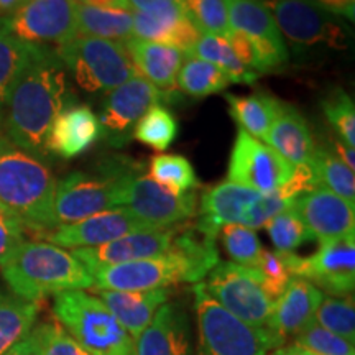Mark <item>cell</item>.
Segmentation results:
<instances>
[{"instance_id":"obj_34","label":"cell","mask_w":355,"mask_h":355,"mask_svg":"<svg viewBox=\"0 0 355 355\" xmlns=\"http://www.w3.org/2000/svg\"><path fill=\"white\" fill-rule=\"evenodd\" d=\"M176 117L163 105H153L132 130V137L157 152H165L178 137Z\"/></svg>"},{"instance_id":"obj_13","label":"cell","mask_w":355,"mask_h":355,"mask_svg":"<svg viewBox=\"0 0 355 355\" xmlns=\"http://www.w3.org/2000/svg\"><path fill=\"white\" fill-rule=\"evenodd\" d=\"M291 277L308 279L336 298L352 296L355 288V234L319 243L309 257L283 254Z\"/></svg>"},{"instance_id":"obj_7","label":"cell","mask_w":355,"mask_h":355,"mask_svg":"<svg viewBox=\"0 0 355 355\" xmlns=\"http://www.w3.org/2000/svg\"><path fill=\"white\" fill-rule=\"evenodd\" d=\"M141 165L128 158H109L94 173L74 171L56 181L55 219L58 225H68L117 207V193L122 181Z\"/></svg>"},{"instance_id":"obj_47","label":"cell","mask_w":355,"mask_h":355,"mask_svg":"<svg viewBox=\"0 0 355 355\" xmlns=\"http://www.w3.org/2000/svg\"><path fill=\"white\" fill-rule=\"evenodd\" d=\"M26 229L21 225L20 220L15 219H0V263L7 259L8 255L25 242Z\"/></svg>"},{"instance_id":"obj_8","label":"cell","mask_w":355,"mask_h":355,"mask_svg":"<svg viewBox=\"0 0 355 355\" xmlns=\"http://www.w3.org/2000/svg\"><path fill=\"white\" fill-rule=\"evenodd\" d=\"M198 322V350L194 355H268L279 347L266 327H254L224 309L206 291L204 283L193 286Z\"/></svg>"},{"instance_id":"obj_52","label":"cell","mask_w":355,"mask_h":355,"mask_svg":"<svg viewBox=\"0 0 355 355\" xmlns=\"http://www.w3.org/2000/svg\"><path fill=\"white\" fill-rule=\"evenodd\" d=\"M268 355H313L311 352H308V350L300 347L298 344H288V345H279V347L273 349L272 354Z\"/></svg>"},{"instance_id":"obj_4","label":"cell","mask_w":355,"mask_h":355,"mask_svg":"<svg viewBox=\"0 0 355 355\" xmlns=\"http://www.w3.org/2000/svg\"><path fill=\"white\" fill-rule=\"evenodd\" d=\"M56 178L43 158L0 135V202L38 237L56 229Z\"/></svg>"},{"instance_id":"obj_11","label":"cell","mask_w":355,"mask_h":355,"mask_svg":"<svg viewBox=\"0 0 355 355\" xmlns=\"http://www.w3.org/2000/svg\"><path fill=\"white\" fill-rule=\"evenodd\" d=\"M206 291L222 308L254 327H265L275 301L261 288L260 275L254 266L234 261H219L207 273Z\"/></svg>"},{"instance_id":"obj_26","label":"cell","mask_w":355,"mask_h":355,"mask_svg":"<svg viewBox=\"0 0 355 355\" xmlns=\"http://www.w3.org/2000/svg\"><path fill=\"white\" fill-rule=\"evenodd\" d=\"M91 290L97 293V298L107 306V309L122 324L123 329L132 336L133 340L152 322L159 306H163L170 300L168 288L145 291L94 290V288H91Z\"/></svg>"},{"instance_id":"obj_29","label":"cell","mask_w":355,"mask_h":355,"mask_svg":"<svg viewBox=\"0 0 355 355\" xmlns=\"http://www.w3.org/2000/svg\"><path fill=\"white\" fill-rule=\"evenodd\" d=\"M78 35L92 38L110 40V42L125 43L132 38L133 12L130 10H107L78 3L76 7Z\"/></svg>"},{"instance_id":"obj_9","label":"cell","mask_w":355,"mask_h":355,"mask_svg":"<svg viewBox=\"0 0 355 355\" xmlns=\"http://www.w3.org/2000/svg\"><path fill=\"white\" fill-rule=\"evenodd\" d=\"M55 51L86 92H110L137 74L125 46L119 42L76 35Z\"/></svg>"},{"instance_id":"obj_3","label":"cell","mask_w":355,"mask_h":355,"mask_svg":"<svg viewBox=\"0 0 355 355\" xmlns=\"http://www.w3.org/2000/svg\"><path fill=\"white\" fill-rule=\"evenodd\" d=\"M314 188H318V181L309 166H296L291 180L272 193H259L247 186L224 181L202 193L196 230L216 239L220 227L227 224L261 229L270 219L291 207L300 194Z\"/></svg>"},{"instance_id":"obj_41","label":"cell","mask_w":355,"mask_h":355,"mask_svg":"<svg viewBox=\"0 0 355 355\" xmlns=\"http://www.w3.org/2000/svg\"><path fill=\"white\" fill-rule=\"evenodd\" d=\"M222 243L234 263L242 266H255L259 263L261 252V242L254 229L241 224H227L219 230Z\"/></svg>"},{"instance_id":"obj_35","label":"cell","mask_w":355,"mask_h":355,"mask_svg":"<svg viewBox=\"0 0 355 355\" xmlns=\"http://www.w3.org/2000/svg\"><path fill=\"white\" fill-rule=\"evenodd\" d=\"M35 44L21 42L7 30L0 19V107L32 55Z\"/></svg>"},{"instance_id":"obj_49","label":"cell","mask_w":355,"mask_h":355,"mask_svg":"<svg viewBox=\"0 0 355 355\" xmlns=\"http://www.w3.org/2000/svg\"><path fill=\"white\" fill-rule=\"evenodd\" d=\"M81 6L94 8H107V10H130L128 0H83Z\"/></svg>"},{"instance_id":"obj_27","label":"cell","mask_w":355,"mask_h":355,"mask_svg":"<svg viewBox=\"0 0 355 355\" xmlns=\"http://www.w3.org/2000/svg\"><path fill=\"white\" fill-rule=\"evenodd\" d=\"M225 101L229 104L230 115L239 123V128L265 144L282 101L263 91H257L250 96L227 94Z\"/></svg>"},{"instance_id":"obj_5","label":"cell","mask_w":355,"mask_h":355,"mask_svg":"<svg viewBox=\"0 0 355 355\" xmlns=\"http://www.w3.org/2000/svg\"><path fill=\"white\" fill-rule=\"evenodd\" d=\"M0 273L12 295L28 301L94 286L91 273L76 257L46 241L21 242L0 263Z\"/></svg>"},{"instance_id":"obj_36","label":"cell","mask_w":355,"mask_h":355,"mask_svg":"<svg viewBox=\"0 0 355 355\" xmlns=\"http://www.w3.org/2000/svg\"><path fill=\"white\" fill-rule=\"evenodd\" d=\"M150 178L163 188L176 194H184L198 186L196 171L188 158L181 155L162 153L150 162Z\"/></svg>"},{"instance_id":"obj_53","label":"cell","mask_w":355,"mask_h":355,"mask_svg":"<svg viewBox=\"0 0 355 355\" xmlns=\"http://www.w3.org/2000/svg\"><path fill=\"white\" fill-rule=\"evenodd\" d=\"M28 0H0V17H8L13 12H17L21 6Z\"/></svg>"},{"instance_id":"obj_12","label":"cell","mask_w":355,"mask_h":355,"mask_svg":"<svg viewBox=\"0 0 355 355\" xmlns=\"http://www.w3.org/2000/svg\"><path fill=\"white\" fill-rule=\"evenodd\" d=\"M117 207H125L150 227L166 229L196 216L198 194L194 191L171 193L150 176L141 175L140 168L122 181L117 193Z\"/></svg>"},{"instance_id":"obj_28","label":"cell","mask_w":355,"mask_h":355,"mask_svg":"<svg viewBox=\"0 0 355 355\" xmlns=\"http://www.w3.org/2000/svg\"><path fill=\"white\" fill-rule=\"evenodd\" d=\"M42 301H28L15 295L0 296V355L24 340L38 321Z\"/></svg>"},{"instance_id":"obj_45","label":"cell","mask_w":355,"mask_h":355,"mask_svg":"<svg viewBox=\"0 0 355 355\" xmlns=\"http://www.w3.org/2000/svg\"><path fill=\"white\" fill-rule=\"evenodd\" d=\"M201 32L198 30V26L191 21L188 17H183L178 24L170 30V33L166 35L162 44L175 48V50L181 51L184 56H191L194 44L198 43V40L201 38Z\"/></svg>"},{"instance_id":"obj_56","label":"cell","mask_w":355,"mask_h":355,"mask_svg":"<svg viewBox=\"0 0 355 355\" xmlns=\"http://www.w3.org/2000/svg\"><path fill=\"white\" fill-rule=\"evenodd\" d=\"M73 2H74V3H81L83 0H73Z\"/></svg>"},{"instance_id":"obj_6","label":"cell","mask_w":355,"mask_h":355,"mask_svg":"<svg viewBox=\"0 0 355 355\" xmlns=\"http://www.w3.org/2000/svg\"><path fill=\"white\" fill-rule=\"evenodd\" d=\"M53 316L89 355H135V340L94 295L58 293Z\"/></svg>"},{"instance_id":"obj_14","label":"cell","mask_w":355,"mask_h":355,"mask_svg":"<svg viewBox=\"0 0 355 355\" xmlns=\"http://www.w3.org/2000/svg\"><path fill=\"white\" fill-rule=\"evenodd\" d=\"M73 0H28L8 17H0L10 33L38 46H60L78 35Z\"/></svg>"},{"instance_id":"obj_46","label":"cell","mask_w":355,"mask_h":355,"mask_svg":"<svg viewBox=\"0 0 355 355\" xmlns=\"http://www.w3.org/2000/svg\"><path fill=\"white\" fill-rule=\"evenodd\" d=\"M225 40H227L230 48H232L234 55L237 56V60L241 61L245 68L252 69L257 74H261L259 53H257L255 44L250 38L245 37L243 33H239V32H234V30H230L227 37H225Z\"/></svg>"},{"instance_id":"obj_19","label":"cell","mask_w":355,"mask_h":355,"mask_svg":"<svg viewBox=\"0 0 355 355\" xmlns=\"http://www.w3.org/2000/svg\"><path fill=\"white\" fill-rule=\"evenodd\" d=\"M178 232L180 230L176 227L140 230V232L127 234L99 247L76 248L71 254L86 266L87 272H91L99 266L128 263V261L166 254L175 245Z\"/></svg>"},{"instance_id":"obj_38","label":"cell","mask_w":355,"mask_h":355,"mask_svg":"<svg viewBox=\"0 0 355 355\" xmlns=\"http://www.w3.org/2000/svg\"><path fill=\"white\" fill-rule=\"evenodd\" d=\"M184 15L202 35L225 38L230 32L225 0H180Z\"/></svg>"},{"instance_id":"obj_48","label":"cell","mask_w":355,"mask_h":355,"mask_svg":"<svg viewBox=\"0 0 355 355\" xmlns=\"http://www.w3.org/2000/svg\"><path fill=\"white\" fill-rule=\"evenodd\" d=\"M313 2L336 17H344L347 20L355 19V0H313Z\"/></svg>"},{"instance_id":"obj_21","label":"cell","mask_w":355,"mask_h":355,"mask_svg":"<svg viewBox=\"0 0 355 355\" xmlns=\"http://www.w3.org/2000/svg\"><path fill=\"white\" fill-rule=\"evenodd\" d=\"M322 298L324 293L313 283L293 277L283 295L275 301L265 327L283 345L288 337H296L314 321Z\"/></svg>"},{"instance_id":"obj_18","label":"cell","mask_w":355,"mask_h":355,"mask_svg":"<svg viewBox=\"0 0 355 355\" xmlns=\"http://www.w3.org/2000/svg\"><path fill=\"white\" fill-rule=\"evenodd\" d=\"M140 230H153L148 224L137 219L125 207H114V209L102 211L87 219H83L74 224L58 225L56 229L43 234L42 237L46 242L61 248H91L109 243L115 239Z\"/></svg>"},{"instance_id":"obj_40","label":"cell","mask_w":355,"mask_h":355,"mask_svg":"<svg viewBox=\"0 0 355 355\" xmlns=\"http://www.w3.org/2000/svg\"><path fill=\"white\" fill-rule=\"evenodd\" d=\"M265 229L272 239L273 247L277 248L275 252H282V254H290L303 243L313 241V235L301 222L293 206L266 222Z\"/></svg>"},{"instance_id":"obj_54","label":"cell","mask_w":355,"mask_h":355,"mask_svg":"<svg viewBox=\"0 0 355 355\" xmlns=\"http://www.w3.org/2000/svg\"><path fill=\"white\" fill-rule=\"evenodd\" d=\"M162 2V0H128V7L135 8V10H141V8L152 6V3Z\"/></svg>"},{"instance_id":"obj_44","label":"cell","mask_w":355,"mask_h":355,"mask_svg":"<svg viewBox=\"0 0 355 355\" xmlns=\"http://www.w3.org/2000/svg\"><path fill=\"white\" fill-rule=\"evenodd\" d=\"M254 268H257L260 275L261 288L273 301H277L283 295V291L293 278L282 252L263 250L259 263Z\"/></svg>"},{"instance_id":"obj_20","label":"cell","mask_w":355,"mask_h":355,"mask_svg":"<svg viewBox=\"0 0 355 355\" xmlns=\"http://www.w3.org/2000/svg\"><path fill=\"white\" fill-rule=\"evenodd\" d=\"M293 209L319 243L355 234V204L322 186L300 194Z\"/></svg>"},{"instance_id":"obj_2","label":"cell","mask_w":355,"mask_h":355,"mask_svg":"<svg viewBox=\"0 0 355 355\" xmlns=\"http://www.w3.org/2000/svg\"><path fill=\"white\" fill-rule=\"evenodd\" d=\"M219 263L216 239L196 227L178 232L175 245L166 254L128 263L91 270L94 290L145 291L170 288L178 283H199Z\"/></svg>"},{"instance_id":"obj_10","label":"cell","mask_w":355,"mask_h":355,"mask_svg":"<svg viewBox=\"0 0 355 355\" xmlns=\"http://www.w3.org/2000/svg\"><path fill=\"white\" fill-rule=\"evenodd\" d=\"M273 15L282 37L295 50H313L326 46L344 50L349 43V32L344 24L313 0H261Z\"/></svg>"},{"instance_id":"obj_1","label":"cell","mask_w":355,"mask_h":355,"mask_svg":"<svg viewBox=\"0 0 355 355\" xmlns=\"http://www.w3.org/2000/svg\"><path fill=\"white\" fill-rule=\"evenodd\" d=\"M71 99L66 68L55 48L35 44L3 102L7 137L26 152L44 158L53 122L61 110L74 104Z\"/></svg>"},{"instance_id":"obj_17","label":"cell","mask_w":355,"mask_h":355,"mask_svg":"<svg viewBox=\"0 0 355 355\" xmlns=\"http://www.w3.org/2000/svg\"><path fill=\"white\" fill-rule=\"evenodd\" d=\"M225 7L230 30L243 33L254 42L261 74L288 63L285 40L261 0H225Z\"/></svg>"},{"instance_id":"obj_22","label":"cell","mask_w":355,"mask_h":355,"mask_svg":"<svg viewBox=\"0 0 355 355\" xmlns=\"http://www.w3.org/2000/svg\"><path fill=\"white\" fill-rule=\"evenodd\" d=\"M104 137L99 115L89 105L69 104L58 114L46 139V153L64 159L86 153Z\"/></svg>"},{"instance_id":"obj_30","label":"cell","mask_w":355,"mask_h":355,"mask_svg":"<svg viewBox=\"0 0 355 355\" xmlns=\"http://www.w3.org/2000/svg\"><path fill=\"white\" fill-rule=\"evenodd\" d=\"M184 17L180 0H162L133 12L132 38L162 43L170 30Z\"/></svg>"},{"instance_id":"obj_55","label":"cell","mask_w":355,"mask_h":355,"mask_svg":"<svg viewBox=\"0 0 355 355\" xmlns=\"http://www.w3.org/2000/svg\"><path fill=\"white\" fill-rule=\"evenodd\" d=\"M0 219H15V220H19V219H17V217H15V216H13V214H12V212H10V211H8V209H7V207H6V206H3V204H2V202H0Z\"/></svg>"},{"instance_id":"obj_57","label":"cell","mask_w":355,"mask_h":355,"mask_svg":"<svg viewBox=\"0 0 355 355\" xmlns=\"http://www.w3.org/2000/svg\"><path fill=\"white\" fill-rule=\"evenodd\" d=\"M0 296H2V291H0Z\"/></svg>"},{"instance_id":"obj_32","label":"cell","mask_w":355,"mask_h":355,"mask_svg":"<svg viewBox=\"0 0 355 355\" xmlns=\"http://www.w3.org/2000/svg\"><path fill=\"white\" fill-rule=\"evenodd\" d=\"M311 170L316 176L318 186L332 191L345 201L355 204V176L337 155L327 146H316Z\"/></svg>"},{"instance_id":"obj_43","label":"cell","mask_w":355,"mask_h":355,"mask_svg":"<svg viewBox=\"0 0 355 355\" xmlns=\"http://www.w3.org/2000/svg\"><path fill=\"white\" fill-rule=\"evenodd\" d=\"M295 344L313 355H355L352 343L324 329L314 321L295 337Z\"/></svg>"},{"instance_id":"obj_42","label":"cell","mask_w":355,"mask_h":355,"mask_svg":"<svg viewBox=\"0 0 355 355\" xmlns=\"http://www.w3.org/2000/svg\"><path fill=\"white\" fill-rule=\"evenodd\" d=\"M322 112L345 145H355V107L344 89L336 87L321 102Z\"/></svg>"},{"instance_id":"obj_31","label":"cell","mask_w":355,"mask_h":355,"mask_svg":"<svg viewBox=\"0 0 355 355\" xmlns=\"http://www.w3.org/2000/svg\"><path fill=\"white\" fill-rule=\"evenodd\" d=\"M191 56L217 66V68L224 71L230 83L254 84L260 76L252 69L245 68L237 60L227 40L216 37V35H201V38L198 40L193 51H191Z\"/></svg>"},{"instance_id":"obj_24","label":"cell","mask_w":355,"mask_h":355,"mask_svg":"<svg viewBox=\"0 0 355 355\" xmlns=\"http://www.w3.org/2000/svg\"><path fill=\"white\" fill-rule=\"evenodd\" d=\"M265 144L295 168L311 166L316 150L306 117L295 105L285 102L279 105Z\"/></svg>"},{"instance_id":"obj_51","label":"cell","mask_w":355,"mask_h":355,"mask_svg":"<svg viewBox=\"0 0 355 355\" xmlns=\"http://www.w3.org/2000/svg\"><path fill=\"white\" fill-rule=\"evenodd\" d=\"M6 355H37L35 354V347H33V340L30 334L25 337L24 340H20L19 344L15 345V347L8 350Z\"/></svg>"},{"instance_id":"obj_39","label":"cell","mask_w":355,"mask_h":355,"mask_svg":"<svg viewBox=\"0 0 355 355\" xmlns=\"http://www.w3.org/2000/svg\"><path fill=\"white\" fill-rule=\"evenodd\" d=\"M30 337L37 355H89L56 321L55 316L35 324L30 331Z\"/></svg>"},{"instance_id":"obj_50","label":"cell","mask_w":355,"mask_h":355,"mask_svg":"<svg viewBox=\"0 0 355 355\" xmlns=\"http://www.w3.org/2000/svg\"><path fill=\"white\" fill-rule=\"evenodd\" d=\"M332 152H336L337 157H339L343 162L347 165L349 168H355V155H354V148L352 146L345 145L344 141L334 140L332 141Z\"/></svg>"},{"instance_id":"obj_15","label":"cell","mask_w":355,"mask_h":355,"mask_svg":"<svg viewBox=\"0 0 355 355\" xmlns=\"http://www.w3.org/2000/svg\"><path fill=\"white\" fill-rule=\"evenodd\" d=\"M293 175L295 166L263 141L239 128L229 158V181L259 193H272L286 184Z\"/></svg>"},{"instance_id":"obj_23","label":"cell","mask_w":355,"mask_h":355,"mask_svg":"<svg viewBox=\"0 0 355 355\" xmlns=\"http://www.w3.org/2000/svg\"><path fill=\"white\" fill-rule=\"evenodd\" d=\"M135 355H194L188 314L166 301L135 339Z\"/></svg>"},{"instance_id":"obj_16","label":"cell","mask_w":355,"mask_h":355,"mask_svg":"<svg viewBox=\"0 0 355 355\" xmlns=\"http://www.w3.org/2000/svg\"><path fill=\"white\" fill-rule=\"evenodd\" d=\"M176 96L166 94L150 84L139 74L127 83L112 89L102 104L99 121L104 128V137L115 146L128 141L132 128L153 105L171 102Z\"/></svg>"},{"instance_id":"obj_37","label":"cell","mask_w":355,"mask_h":355,"mask_svg":"<svg viewBox=\"0 0 355 355\" xmlns=\"http://www.w3.org/2000/svg\"><path fill=\"white\" fill-rule=\"evenodd\" d=\"M314 322L334 332L349 343H355V304L352 296L336 298L324 296L316 311Z\"/></svg>"},{"instance_id":"obj_33","label":"cell","mask_w":355,"mask_h":355,"mask_svg":"<svg viewBox=\"0 0 355 355\" xmlns=\"http://www.w3.org/2000/svg\"><path fill=\"white\" fill-rule=\"evenodd\" d=\"M229 83L224 71L193 56H188L176 78V87L191 97L217 94L224 91Z\"/></svg>"},{"instance_id":"obj_25","label":"cell","mask_w":355,"mask_h":355,"mask_svg":"<svg viewBox=\"0 0 355 355\" xmlns=\"http://www.w3.org/2000/svg\"><path fill=\"white\" fill-rule=\"evenodd\" d=\"M139 76L166 94L176 96V78L184 63V55L166 44L130 38L123 43Z\"/></svg>"}]
</instances>
